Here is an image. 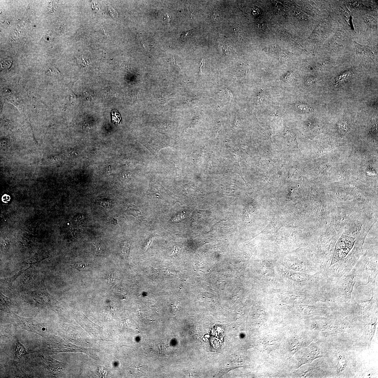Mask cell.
I'll return each mask as SVG.
<instances>
[{"instance_id": "277c9868", "label": "cell", "mask_w": 378, "mask_h": 378, "mask_svg": "<svg viewBox=\"0 0 378 378\" xmlns=\"http://www.w3.org/2000/svg\"><path fill=\"white\" fill-rule=\"evenodd\" d=\"M22 270H20L19 272H18L17 273L15 274L12 277L1 279V282H3V283L6 284L7 285L9 286L10 287H12L13 282L22 273Z\"/></svg>"}, {"instance_id": "6da1fadb", "label": "cell", "mask_w": 378, "mask_h": 378, "mask_svg": "<svg viewBox=\"0 0 378 378\" xmlns=\"http://www.w3.org/2000/svg\"><path fill=\"white\" fill-rule=\"evenodd\" d=\"M354 242V238L342 235L336 245L331 265L336 263L345 257L352 248Z\"/></svg>"}, {"instance_id": "5bb4252c", "label": "cell", "mask_w": 378, "mask_h": 378, "mask_svg": "<svg viewBox=\"0 0 378 378\" xmlns=\"http://www.w3.org/2000/svg\"><path fill=\"white\" fill-rule=\"evenodd\" d=\"M192 32V31H189L188 32H185V33H184V34L183 35L184 36L183 38H185L187 36H187V35H190V33H191Z\"/></svg>"}, {"instance_id": "7c38bea8", "label": "cell", "mask_w": 378, "mask_h": 378, "mask_svg": "<svg viewBox=\"0 0 378 378\" xmlns=\"http://www.w3.org/2000/svg\"><path fill=\"white\" fill-rule=\"evenodd\" d=\"M108 11L109 13L112 17L114 18H118V13L117 11L111 6L108 5Z\"/></svg>"}, {"instance_id": "5b68a950", "label": "cell", "mask_w": 378, "mask_h": 378, "mask_svg": "<svg viewBox=\"0 0 378 378\" xmlns=\"http://www.w3.org/2000/svg\"><path fill=\"white\" fill-rule=\"evenodd\" d=\"M27 353H28L27 352L26 349L24 346L20 344L19 342H18L15 353V357L16 358L19 359L23 355Z\"/></svg>"}, {"instance_id": "52a82bcc", "label": "cell", "mask_w": 378, "mask_h": 378, "mask_svg": "<svg viewBox=\"0 0 378 378\" xmlns=\"http://www.w3.org/2000/svg\"><path fill=\"white\" fill-rule=\"evenodd\" d=\"M364 19L366 24L370 27L373 28L377 27V22L374 18L369 16H364Z\"/></svg>"}, {"instance_id": "7a4b0ae2", "label": "cell", "mask_w": 378, "mask_h": 378, "mask_svg": "<svg viewBox=\"0 0 378 378\" xmlns=\"http://www.w3.org/2000/svg\"><path fill=\"white\" fill-rule=\"evenodd\" d=\"M18 324L23 329L36 334H41V327L36 321L31 318H25L15 315Z\"/></svg>"}, {"instance_id": "8992f818", "label": "cell", "mask_w": 378, "mask_h": 378, "mask_svg": "<svg viewBox=\"0 0 378 378\" xmlns=\"http://www.w3.org/2000/svg\"><path fill=\"white\" fill-rule=\"evenodd\" d=\"M89 264L84 262H76L71 264L70 267L73 269L81 271L87 268Z\"/></svg>"}, {"instance_id": "4fadbf2b", "label": "cell", "mask_w": 378, "mask_h": 378, "mask_svg": "<svg viewBox=\"0 0 378 378\" xmlns=\"http://www.w3.org/2000/svg\"><path fill=\"white\" fill-rule=\"evenodd\" d=\"M221 48L222 53V54H224L227 53V52H228L229 49V47L228 46H227V45H223V46H222Z\"/></svg>"}, {"instance_id": "3957f363", "label": "cell", "mask_w": 378, "mask_h": 378, "mask_svg": "<svg viewBox=\"0 0 378 378\" xmlns=\"http://www.w3.org/2000/svg\"><path fill=\"white\" fill-rule=\"evenodd\" d=\"M355 45L356 51L359 56L362 57H368L371 55V52L367 46L359 44L355 41H354Z\"/></svg>"}, {"instance_id": "ba28073f", "label": "cell", "mask_w": 378, "mask_h": 378, "mask_svg": "<svg viewBox=\"0 0 378 378\" xmlns=\"http://www.w3.org/2000/svg\"><path fill=\"white\" fill-rule=\"evenodd\" d=\"M93 249L95 253L98 255L102 254L104 250L103 245L98 242L93 244Z\"/></svg>"}, {"instance_id": "9c48e42d", "label": "cell", "mask_w": 378, "mask_h": 378, "mask_svg": "<svg viewBox=\"0 0 378 378\" xmlns=\"http://www.w3.org/2000/svg\"><path fill=\"white\" fill-rule=\"evenodd\" d=\"M221 17L220 12L218 10H214L212 11L211 18L214 21H219Z\"/></svg>"}, {"instance_id": "30bf717a", "label": "cell", "mask_w": 378, "mask_h": 378, "mask_svg": "<svg viewBox=\"0 0 378 378\" xmlns=\"http://www.w3.org/2000/svg\"><path fill=\"white\" fill-rule=\"evenodd\" d=\"M293 13L294 16L297 18L298 19L301 20H307V17H306L305 14L299 10H294Z\"/></svg>"}, {"instance_id": "9a60e30c", "label": "cell", "mask_w": 378, "mask_h": 378, "mask_svg": "<svg viewBox=\"0 0 378 378\" xmlns=\"http://www.w3.org/2000/svg\"><path fill=\"white\" fill-rule=\"evenodd\" d=\"M9 197V195H4V196H3V199H4V202H6H6H7V201H9V200H7L6 199L7 198H8V197Z\"/></svg>"}, {"instance_id": "8fae6325", "label": "cell", "mask_w": 378, "mask_h": 378, "mask_svg": "<svg viewBox=\"0 0 378 378\" xmlns=\"http://www.w3.org/2000/svg\"><path fill=\"white\" fill-rule=\"evenodd\" d=\"M1 303L4 305L10 306L12 304L11 301L9 298L5 296L1 293Z\"/></svg>"}]
</instances>
